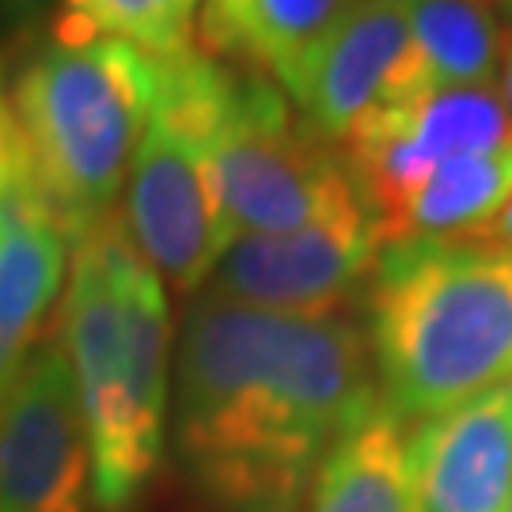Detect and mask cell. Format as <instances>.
I'll use <instances>...</instances> for the list:
<instances>
[{"label":"cell","mask_w":512,"mask_h":512,"mask_svg":"<svg viewBox=\"0 0 512 512\" xmlns=\"http://www.w3.org/2000/svg\"><path fill=\"white\" fill-rule=\"evenodd\" d=\"M346 315H281L202 293L175 361V440L228 512H296L327 452L384 403Z\"/></svg>","instance_id":"6da1fadb"},{"label":"cell","mask_w":512,"mask_h":512,"mask_svg":"<svg viewBox=\"0 0 512 512\" xmlns=\"http://www.w3.org/2000/svg\"><path fill=\"white\" fill-rule=\"evenodd\" d=\"M57 330L92 440L95 509L126 512L164 459L171 304L118 213L73 243Z\"/></svg>","instance_id":"7a4b0ae2"},{"label":"cell","mask_w":512,"mask_h":512,"mask_svg":"<svg viewBox=\"0 0 512 512\" xmlns=\"http://www.w3.org/2000/svg\"><path fill=\"white\" fill-rule=\"evenodd\" d=\"M365 338L403 421L512 380V251L486 239L384 247L365 285Z\"/></svg>","instance_id":"3957f363"},{"label":"cell","mask_w":512,"mask_h":512,"mask_svg":"<svg viewBox=\"0 0 512 512\" xmlns=\"http://www.w3.org/2000/svg\"><path fill=\"white\" fill-rule=\"evenodd\" d=\"M164 88V57L118 38L50 42L12 92L23 164L69 247L118 213Z\"/></svg>","instance_id":"277c9868"},{"label":"cell","mask_w":512,"mask_h":512,"mask_svg":"<svg viewBox=\"0 0 512 512\" xmlns=\"http://www.w3.org/2000/svg\"><path fill=\"white\" fill-rule=\"evenodd\" d=\"M220 76L224 65L202 50L167 57L160 103L129 167L122 228L133 251L179 293L209 285L232 243L209 164Z\"/></svg>","instance_id":"5b68a950"},{"label":"cell","mask_w":512,"mask_h":512,"mask_svg":"<svg viewBox=\"0 0 512 512\" xmlns=\"http://www.w3.org/2000/svg\"><path fill=\"white\" fill-rule=\"evenodd\" d=\"M209 164L232 239L293 232L357 198L338 148L311 133L281 84L255 73L220 76Z\"/></svg>","instance_id":"8992f818"},{"label":"cell","mask_w":512,"mask_h":512,"mask_svg":"<svg viewBox=\"0 0 512 512\" xmlns=\"http://www.w3.org/2000/svg\"><path fill=\"white\" fill-rule=\"evenodd\" d=\"M505 145L512 107L497 84H471L380 107L338 141V160L368 220H380L444 164Z\"/></svg>","instance_id":"52a82bcc"},{"label":"cell","mask_w":512,"mask_h":512,"mask_svg":"<svg viewBox=\"0 0 512 512\" xmlns=\"http://www.w3.org/2000/svg\"><path fill=\"white\" fill-rule=\"evenodd\" d=\"M384 255L365 205L346 202L327 217L274 236H236L209 277V293L281 315H342L365 293Z\"/></svg>","instance_id":"ba28073f"},{"label":"cell","mask_w":512,"mask_h":512,"mask_svg":"<svg viewBox=\"0 0 512 512\" xmlns=\"http://www.w3.org/2000/svg\"><path fill=\"white\" fill-rule=\"evenodd\" d=\"M92 440L61 342H46L0 403V512H88Z\"/></svg>","instance_id":"9c48e42d"},{"label":"cell","mask_w":512,"mask_h":512,"mask_svg":"<svg viewBox=\"0 0 512 512\" xmlns=\"http://www.w3.org/2000/svg\"><path fill=\"white\" fill-rule=\"evenodd\" d=\"M410 80V23L406 0H349L327 35L315 42L281 92L308 129L338 148L368 114L406 103Z\"/></svg>","instance_id":"30bf717a"},{"label":"cell","mask_w":512,"mask_h":512,"mask_svg":"<svg viewBox=\"0 0 512 512\" xmlns=\"http://www.w3.org/2000/svg\"><path fill=\"white\" fill-rule=\"evenodd\" d=\"M410 463L421 512H509L512 380L418 421Z\"/></svg>","instance_id":"8fae6325"},{"label":"cell","mask_w":512,"mask_h":512,"mask_svg":"<svg viewBox=\"0 0 512 512\" xmlns=\"http://www.w3.org/2000/svg\"><path fill=\"white\" fill-rule=\"evenodd\" d=\"M69 239L23 175L0 198V403L42 346V327L65 285Z\"/></svg>","instance_id":"7c38bea8"},{"label":"cell","mask_w":512,"mask_h":512,"mask_svg":"<svg viewBox=\"0 0 512 512\" xmlns=\"http://www.w3.org/2000/svg\"><path fill=\"white\" fill-rule=\"evenodd\" d=\"M512 198V145L452 160L387 217L372 220L380 247L467 243L497 220Z\"/></svg>","instance_id":"4fadbf2b"},{"label":"cell","mask_w":512,"mask_h":512,"mask_svg":"<svg viewBox=\"0 0 512 512\" xmlns=\"http://www.w3.org/2000/svg\"><path fill=\"white\" fill-rule=\"evenodd\" d=\"M308 512H421L406 421L380 403L327 452Z\"/></svg>","instance_id":"5bb4252c"},{"label":"cell","mask_w":512,"mask_h":512,"mask_svg":"<svg viewBox=\"0 0 512 512\" xmlns=\"http://www.w3.org/2000/svg\"><path fill=\"white\" fill-rule=\"evenodd\" d=\"M497 0H406L410 80L406 99L444 88L494 84L505 61V27Z\"/></svg>","instance_id":"9a60e30c"},{"label":"cell","mask_w":512,"mask_h":512,"mask_svg":"<svg viewBox=\"0 0 512 512\" xmlns=\"http://www.w3.org/2000/svg\"><path fill=\"white\" fill-rule=\"evenodd\" d=\"M349 0H224L198 19V35L213 54H243L270 69L274 80L289 76L334 27Z\"/></svg>","instance_id":"2e32d148"},{"label":"cell","mask_w":512,"mask_h":512,"mask_svg":"<svg viewBox=\"0 0 512 512\" xmlns=\"http://www.w3.org/2000/svg\"><path fill=\"white\" fill-rule=\"evenodd\" d=\"M205 0H57L54 42L118 38L152 57L194 50Z\"/></svg>","instance_id":"e0dca14e"},{"label":"cell","mask_w":512,"mask_h":512,"mask_svg":"<svg viewBox=\"0 0 512 512\" xmlns=\"http://www.w3.org/2000/svg\"><path fill=\"white\" fill-rule=\"evenodd\" d=\"M23 175H27V164H23V145H19L16 114H12V92H8L4 69H0V198H4Z\"/></svg>","instance_id":"ac0fdd59"},{"label":"cell","mask_w":512,"mask_h":512,"mask_svg":"<svg viewBox=\"0 0 512 512\" xmlns=\"http://www.w3.org/2000/svg\"><path fill=\"white\" fill-rule=\"evenodd\" d=\"M482 239L486 243H497V247H505V251H512V198L505 202V209L497 213V220L482 232Z\"/></svg>","instance_id":"d6986e66"},{"label":"cell","mask_w":512,"mask_h":512,"mask_svg":"<svg viewBox=\"0 0 512 512\" xmlns=\"http://www.w3.org/2000/svg\"><path fill=\"white\" fill-rule=\"evenodd\" d=\"M501 95H505V103L512 107V38L509 46H505V61H501Z\"/></svg>","instance_id":"ffe728a7"},{"label":"cell","mask_w":512,"mask_h":512,"mask_svg":"<svg viewBox=\"0 0 512 512\" xmlns=\"http://www.w3.org/2000/svg\"><path fill=\"white\" fill-rule=\"evenodd\" d=\"M220 4H224V0H205V4H202V16H209V12H217Z\"/></svg>","instance_id":"44dd1931"},{"label":"cell","mask_w":512,"mask_h":512,"mask_svg":"<svg viewBox=\"0 0 512 512\" xmlns=\"http://www.w3.org/2000/svg\"><path fill=\"white\" fill-rule=\"evenodd\" d=\"M497 8H501V16L512 19V0H497Z\"/></svg>","instance_id":"7402d4cb"},{"label":"cell","mask_w":512,"mask_h":512,"mask_svg":"<svg viewBox=\"0 0 512 512\" xmlns=\"http://www.w3.org/2000/svg\"><path fill=\"white\" fill-rule=\"evenodd\" d=\"M8 4H16V8H23V4H31V0H8Z\"/></svg>","instance_id":"603a6c76"},{"label":"cell","mask_w":512,"mask_h":512,"mask_svg":"<svg viewBox=\"0 0 512 512\" xmlns=\"http://www.w3.org/2000/svg\"><path fill=\"white\" fill-rule=\"evenodd\" d=\"M509 512H512V497H509Z\"/></svg>","instance_id":"cb8c5ba5"}]
</instances>
